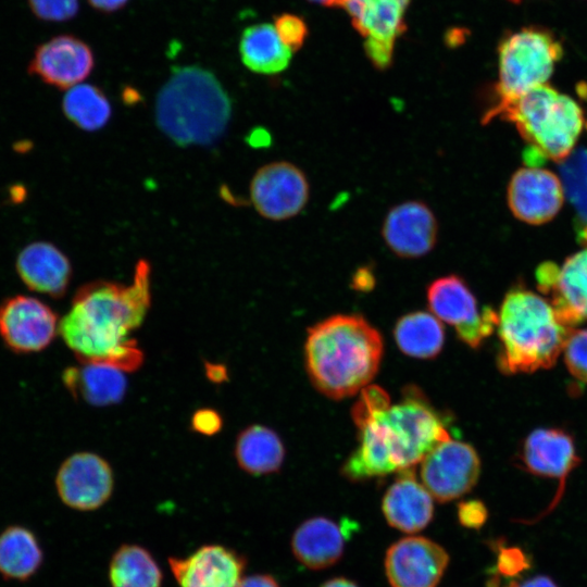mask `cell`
Returning <instances> with one entry per match:
<instances>
[{
    "mask_svg": "<svg viewBox=\"0 0 587 587\" xmlns=\"http://www.w3.org/2000/svg\"><path fill=\"white\" fill-rule=\"evenodd\" d=\"M154 114L161 132L176 145H209L224 134L232 102L214 74L200 66H182L161 87Z\"/></svg>",
    "mask_w": 587,
    "mask_h": 587,
    "instance_id": "3957f363",
    "label": "cell"
},
{
    "mask_svg": "<svg viewBox=\"0 0 587 587\" xmlns=\"http://www.w3.org/2000/svg\"><path fill=\"white\" fill-rule=\"evenodd\" d=\"M222 416L213 409H200L191 417V428L202 435H214L222 428Z\"/></svg>",
    "mask_w": 587,
    "mask_h": 587,
    "instance_id": "74e56055",
    "label": "cell"
},
{
    "mask_svg": "<svg viewBox=\"0 0 587 587\" xmlns=\"http://www.w3.org/2000/svg\"><path fill=\"white\" fill-rule=\"evenodd\" d=\"M313 2H317L324 5H340L342 0H310Z\"/></svg>",
    "mask_w": 587,
    "mask_h": 587,
    "instance_id": "ee69618b",
    "label": "cell"
},
{
    "mask_svg": "<svg viewBox=\"0 0 587 587\" xmlns=\"http://www.w3.org/2000/svg\"><path fill=\"white\" fill-rule=\"evenodd\" d=\"M488 517L487 508L480 500L461 501L458 505V519L462 526L478 529Z\"/></svg>",
    "mask_w": 587,
    "mask_h": 587,
    "instance_id": "8d00e7d4",
    "label": "cell"
},
{
    "mask_svg": "<svg viewBox=\"0 0 587 587\" xmlns=\"http://www.w3.org/2000/svg\"><path fill=\"white\" fill-rule=\"evenodd\" d=\"M55 487L60 499L68 508L93 511L112 496L113 470L108 461L93 452H76L59 467Z\"/></svg>",
    "mask_w": 587,
    "mask_h": 587,
    "instance_id": "4fadbf2b",
    "label": "cell"
},
{
    "mask_svg": "<svg viewBox=\"0 0 587 587\" xmlns=\"http://www.w3.org/2000/svg\"><path fill=\"white\" fill-rule=\"evenodd\" d=\"M394 338L404 354L416 359H433L444 347L445 330L434 314L415 311L397 321Z\"/></svg>",
    "mask_w": 587,
    "mask_h": 587,
    "instance_id": "83f0119b",
    "label": "cell"
},
{
    "mask_svg": "<svg viewBox=\"0 0 587 587\" xmlns=\"http://www.w3.org/2000/svg\"><path fill=\"white\" fill-rule=\"evenodd\" d=\"M426 299L432 314L453 326L459 339L473 349L497 328L498 313L489 307L479 309L472 290L455 274L432 282Z\"/></svg>",
    "mask_w": 587,
    "mask_h": 587,
    "instance_id": "ba28073f",
    "label": "cell"
},
{
    "mask_svg": "<svg viewBox=\"0 0 587 587\" xmlns=\"http://www.w3.org/2000/svg\"><path fill=\"white\" fill-rule=\"evenodd\" d=\"M399 473L383 497L382 510L391 527L408 534L417 533L433 519V497L411 469Z\"/></svg>",
    "mask_w": 587,
    "mask_h": 587,
    "instance_id": "7402d4cb",
    "label": "cell"
},
{
    "mask_svg": "<svg viewBox=\"0 0 587 587\" xmlns=\"http://www.w3.org/2000/svg\"><path fill=\"white\" fill-rule=\"evenodd\" d=\"M93 65V54L87 43L71 35H60L36 49L28 72L46 84L70 89L87 78Z\"/></svg>",
    "mask_w": 587,
    "mask_h": 587,
    "instance_id": "ffe728a7",
    "label": "cell"
},
{
    "mask_svg": "<svg viewBox=\"0 0 587 587\" xmlns=\"http://www.w3.org/2000/svg\"><path fill=\"white\" fill-rule=\"evenodd\" d=\"M535 277L563 325L573 328L587 321V248L570 255L561 266L544 262Z\"/></svg>",
    "mask_w": 587,
    "mask_h": 587,
    "instance_id": "7c38bea8",
    "label": "cell"
},
{
    "mask_svg": "<svg viewBox=\"0 0 587 587\" xmlns=\"http://www.w3.org/2000/svg\"><path fill=\"white\" fill-rule=\"evenodd\" d=\"M234 454L242 471L262 476L279 471L285 459V447L275 430L253 424L238 435Z\"/></svg>",
    "mask_w": 587,
    "mask_h": 587,
    "instance_id": "d4e9b609",
    "label": "cell"
},
{
    "mask_svg": "<svg viewBox=\"0 0 587 587\" xmlns=\"http://www.w3.org/2000/svg\"><path fill=\"white\" fill-rule=\"evenodd\" d=\"M382 236L396 255L421 258L429 253L437 242L438 222L426 203L410 200L388 211L382 225Z\"/></svg>",
    "mask_w": 587,
    "mask_h": 587,
    "instance_id": "d6986e66",
    "label": "cell"
},
{
    "mask_svg": "<svg viewBox=\"0 0 587 587\" xmlns=\"http://www.w3.org/2000/svg\"><path fill=\"white\" fill-rule=\"evenodd\" d=\"M375 283L372 273L367 268H359L353 275L352 286L358 290H370Z\"/></svg>",
    "mask_w": 587,
    "mask_h": 587,
    "instance_id": "60d3db41",
    "label": "cell"
},
{
    "mask_svg": "<svg viewBox=\"0 0 587 587\" xmlns=\"http://www.w3.org/2000/svg\"><path fill=\"white\" fill-rule=\"evenodd\" d=\"M496 544L497 563L496 572L499 578H519L530 569V560L525 551L515 546H504L498 540Z\"/></svg>",
    "mask_w": 587,
    "mask_h": 587,
    "instance_id": "d6a6232c",
    "label": "cell"
},
{
    "mask_svg": "<svg viewBox=\"0 0 587 587\" xmlns=\"http://www.w3.org/2000/svg\"><path fill=\"white\" fill-rule=\"evenodd\" d=\"M496 329L499 370L513 375L552 367L573 328L560 322L547 299L514 288L502 300Z\"/></svg>",
    "mask_w": 587,
    "mask_h": 587,
    "instance_id": "277c9868",
    "label": "cell"
},
{
    "mask_svg": "<svg viewBox=\"0 0 587 587\" xmlns=\"http://www.w3.org/2000/svg\"><path fill=\"white\" fill-rule=\"evenodd\" d=\"M564 195L572 203L575 217V233L578 242L587 245V149L572 152L561 163Z\"/></svg>",
    "mask_w": 587,
    "mask_h": 587,
    "instance_id": "4dcf8cb0",
    "label": "cell"
},
{
    "mask_svg": "<svg viewBox=\"0 0 587 587\" xmlns=\"http://www.w3.org/2000/svg\"><path fill=\"white\" fill-rule=\"evenodd\" d=\"M346 535L333 520L315 516L301 523L291 538L295 558L311 570H323L342 557Z\"/></svg>",
    "mask_w": 587,
    "mask_h": 587,
    "instance_id": "603a6c76",
    "label": "cell"
},
{
    "mask_svg": "<svg viewBox=\"0 0 587 587\" xmlns=\"http://www.w3.org/2000/svg\"><path fill=\"white\" fill-rule=\"evenodd\" d=\"M501 117L512 122L528 143L524 160L537 167L545 160L563 162L573 152L584 126L578 103L548 84L537 86L515 100L488 110L485 122Z\"/></svg>",
    "mask_w": 587,
    "mask_h": 587,
    "instance_id": "5b68a950",
    "label": "cell"
},
{
    "mask_svg": "<svg viewBox=\"0 0 587 587\" xmlns=\"http://www.w3.org/2000/svg\"><path fill=\"white\" fill-rule=\"evenodd\" d=\"M239 587H280L277 580L268 574H254L243 577Z\"/></svg>",
    "mask_w": 587,
    "mask_h": 587,
    "instance_id": "ab89813d",
    "label": "cell"
},
{
    "mask_svg": "<svg viewBox=\"0 0 587 587\" xmlns=\"http://www.w3.org/2000/svg\"><path fill=\"white\" fill-rule=\"evenodd\" d=\"M510 1L513 2V3H519V2H521L522 0H510Z\"/></svg>",
    "mask_w": 587,
    "mask_h": 587,
    "instance_id": "f6af8a7d",
    "label": "cell"
},
{
    "mask_svg": "<svg viewBox=\"0 0 587 587\" xmlns=\"http://www.w3.org/2000/svg\"><path fill=\"white\" fill-rule=\"evenodd\" d=\"M34 15L46 22H65L78 11V0H27Z\"/></svg>",
    "mask_w": 587,
    "mask_h": 587,
    "instance_id": "e575fe53",
    "label": "cell"
},
{
    "mask_svg": "<svg viewBox=\"0 0 587 587\" xmlns=\"http://www.w3.org/2000/svg\"><path fill=\"white\" fill-rule=\"evenodd\" d=\"M321 587H359L354 582L345 578L336 577L325 582Z\"/></svg>",
    "mask_w": 587,
    "mask_h": 587,
    "instance_id": "7bdbcfd3",
    "label": "cell"
},
{
    "mask_svg": "<svg viewBox=\"0 0 587 587\" xmlns=\"http://www.w3.org/2000/svg\"><path fill=\"white\" fill-rule=\"evenodd\" d=\"M384 352L380 333L359 314H336L308 329L304 364L312 385L340 400L375 377Z\"/></svg>",
    "mask_w": 587,
    "mask_h": 587,
    "instance_id": "7a4b0ae2",
    "label": "cell"
},
{
    "mask_svg": "<svg viewBox=\"0 0 587 587\" xmlns=\"http://www.w3.org/2000/svg\"><path fill=\"white\" fill-rule=\"evenodd\" d=\"M168 565L179 587H239L247 559L222 545H204L185 558L171 557Z\"/></svg>",
    "mask_w": 587,
    "mask_h": 587,
    "instance_id": "e0dca14e",
    "label": "cell"
},
{
    "mask_svg": "<svg viewBox=\"0 0 587 587\" xmlns=\"http://www.w3.org/2000/svg\"><path fill=\"white\" fill-rule=\"evenodd\" d=\"M564 200L559 177L545 168L524 167L509 183L508 203L513 215L528 224L539 225L552 220Z\"/></svg>",
    "mask_w": 587,
    "mask_h": 587,
    "instance_id": "ac0fdd59",
    "label": "cell"
},
{
    "mask_svg": "<svg viewBox=\"0 0 587 587\" xmlns=\"http://www.w3.org/2000/svg\"><path fill=\"white\" fill-rule=\"evenodd\" d=\"M487 587H558V585L548 576L536 575L524 580L511 579L502 583L492 576L487 583Z\"/></svg>",
    "mask_w": 587,
    "mask_h": 587,
    "instance_id": "f35d334b",
    "label": "cell"
},
{
    "mask_svg": "<svg viewBox=\"0 0 587 587\" xmlns=\"http://www.w3.org/2000/svg\"><path fill=\"white\" fill-rule=\"evenodd\" d=\"M562 352L569 373L576 380L587 385V328H573Z\"/></svg>",
    "mask_w": 587,
    "mask_h": 587,
    "instance_id": "1f68e13d",
    "label": "cell"
},
{
    "mask_svg": "<svg viewBox=\"0 0 587 587\" xmlns=\"http://www.w3.org/2000/svg\"><path fill=\"white\" fill-rule=\"evenodd\" d=\"M409 0H342L352 25L364 38L365 51L378 68L387 67L394 43L403 30V15Z\"/></svg>",
    "mask_w": 587,
    "mask_h": 587,
    "instance_id": "5bb4252c",
    "label": "cell"
},
{
    "mask_svg": "<svg viewBox=\"0 0 587 587\" xmlns=\"http://www.w3.org/2000/svg\"><path fill=\"white\" fill-rule=\"evenodd\" d=\"M250 198L263 217L271 221L288 220L307 205L310 185L297 165L286 161L271 162L253 175Z\"/></svg>",
    "mask_w": 587,
    "mask_h": 587,
    "instance_id": "30bf717a",
    "label": "cell"
},
{
    "mask_svg": "<svg viewBox=\"0 0 587 587\" xmlns=\"http://www.w3.org/2000/svg\"><path fill=\"white\" fill-rule=\"evenodd\" d=\"M65 116L77 127L96 132L104 127L112 115V107L101 89L90 84H78L62 100Z\"/></svg>",
    "mask_w": 587,
    "mask_h": 587,
    "instance_id": "f546056e",
    "label": "cell"
},
{
    "mask_svg": "<svg viewBox=\"0 0 587 587\" xmlns=\"http://www.w3.org/2000/svg\"><path fill=\"white\" fill-rule=\"evenodd\" d=\"M561 58V43L547 30L524 28L508 36L499 46L498 100L489 110L546 84Z\"/></svg>",
    "mask_w": 587,
    "mask_h": 587,
    "instance_id": "52a82bcc",
    "label": "cell"
},
{
    "mask_svg": "<svg viewBox=\"0 0 587 587\" xmlns=\"http://www.w3.org/2000/svg\"><path fill=\"white\" fill-rule=\"evenodd\" d=\"M62 379L73 397L96 407L121 402L127 389L124 372L108 364L80 363L65 369Z\"/></svg>",
    "mask_w": 587,
    "mask_h": 587,
    "instance_id": "cb8c5ba5",
    "label": "cell"
},
{
    "mask_svg": "<svg viewBox=\"0 0 587 587\" xmlns=\"http://www.w3.org/2000/svg\"><path fill=\"white\" fill-rule=\"evenodd\" d=\"M239 52L242 63L259 74L283 72L292 53L279 38L275 27L266 23L249 26L242 32Z\"/></svg>",
    "mask_w": 587,
    "mask_h": 587,
    "instance_id": "484cf974",
    "label": "cell"
},
{
    "mask_svg": "<svg viewBox=\"0 0 587 587\" xmlns=\"http://www.w3.org/2000/svg\"><path fill=\"white\" fill-rule=\"evenodd\" d=\"M517 460L524 471L555 478L560 483L553 501L542 515L561 499L566 477L580 461L573 436L557 427H541L530 432L522 442Z\"/></svg>",
    "mask_w": 587,
    "mask_h": 587,
    "instance_id": "2e32d148",
    "label": "cell"
},
{
    "mask_svg": "<svg viewBox=\"0 0 587 587\" xmlns=\"http://www.w3.org/2000/svg\"><path fill=\"white\" fill-rule=\"evenodd\" d=\"M151 267L141 259L133 282L123 285L95 280L79 287L59 333L80 363H100L133 372L143 353L133 333L141 326L151 304Z\"/></svg>",
    "mask_w": 587,
    "mask_h": 587,
    "instance_id": "6da1fadb",
    "label": "cell"
},
{
    "mask_svg": "<svg viewBox=\"0 0 587 587\" xmlns=\"http://www.w3.org/2000/svg\"><path fill=\"white\" fill-rule=\"evenodd\" d=\"M109 580L111 587H161L163 573L148 549L124 544L111 558Z\"/></svg>",
    "mask_w": 587,
    "mask_h": 587,
    "instance_id": "f1b7e54d",
    "label": "cell"
},
{
    "mask_svg": "<svg viewBox=\"0 0 587 587\" xmlns=\"http://www.w3.org/2000/svg\"><path fill=\"white\" fill-rule=\"evenodd\" d=\"M283 42L295 51L299 49L307 35V27L302 20L295 15L283 14L275 20L274 25Z\"/></svg>",
    "mask_w": 587,
    "mask_h": 587,
    "instance_id": "d590c367",
    "label": "cell"
},
{
    "mask_svg": "<svg viewBox=\"0 0 587 587\" xmlns=\"http://www.w3.org/2000/svg\"><path fill=\"white\" fill-rule=\"evenodd\" d=\"M55 312L37 298L16 295L0 303V337L16 353L46 349L59 332Z\"/></svg>",
    "mask_w": 587,
    "mask_h": 587,
    "instance_id": "8fae6325",
    "label": "cell"
},
{
    "mask_svg": "<svg viewBox=\"0 0 587 587\" xmlns=\"http://www.w3.org/2000/svg\"><path fill=\"white\" fill-rule=\"evenodd\" d=\"M359 437L382 451L398 472L409 470L451 439L445 421L422 391L405 387L402 399L357 425Z\"/></svg>",
    "mask_w": 587,
    "mask_h": 587,
    "instance_id": "8992f818",
    "label": "cell"
},
{
    "mask_svg": "<svg viewBox=\"0 0 587 587\" xmlns=\"http://www.w3.org/2000/svg\"><path fill=\"white\" fill-rule=\"evenodd\" d=\"M16 272L22 282L33 291L61 298L72 278L68 258L54 245L35 241L18 253Z\"/></svg>",
    "mask_w": 587,
    "mask_h": 587,
    "instance_id": "44dd1931",
    "label": "cell"
},
{
    "mask_svg": "<svg viewBox=\"0 0 587 587\" xmlns=\"http://www.w3.org/2000/svg\"><path fill=\"white\" fill-rule=\"evenodd\" d=\"M448 564L445 548L422 536L399 539L385 557V572L391 587H436Z\"/></svg>",
    "mask_w": 587,
    "mask_h": 587,
    "instance_id": "9a60e30c",
    "label": "cell"
},
{
    "mask_svg": "<svg viewBox=\"0 0 587 587\" xmlns=\"http://www.w3.org/2000/svg\"><path fill=\"white\" fill-rule=\"evenodd\" d=\"M480 474L477 451L467 442L449 439L422 461L421 478L433 499L449 502L469 492Z\"/></svg>",
    "mask_w": 587,
    "mask_h": 587,
    "instance_id": "9c48e42d",
    "label": "cell"
},
{
    "mask_svg": "<svg viewBox=\"0 0 587 587\" xmlns=\"http://www.w3.org/2000/svg\"><path fill=\"white\" fill-rule=\"evenodd\" d=\"M42 562V548L29 528L12 525L0 533V575L4 579L28 580Z\"/></svg>",
    "mask_w": 587,
    "mask_h": 587,
    "instance_id": "4316f807",
    "label": "cell"
},
{
    "mask_svg": "<svg viewBox=\"0 0 587 587\" xmlns=\"http://www.w3.org/2000/svg\"><path fill=\"white\" fill-rule=\"evenodd\" d=\"M390 404L389 396L382 387L366 386L361 390L358 401L352 407V420L358 425Z\"/></svg>",
    "mask_w": 587,
    "mask_h": 587,
    "instance_id": "836d02e7",
    "label": "cell"
},
{
    "mask_svg": "<svg viewBox=\"0 0 587 587\" xmlns=\"http://www.w3.org/2000/svg\"><path fill=\"white\" fill-rule=\"evenodd\" d=\"M89 3L103 12H112L121 9L128 0H88Z\"/></svg>",
    "mask_w": 587,
    "mask_h": 587,
    "instance_id": "b9f144b4",
    "label": "cell"
}]
</instances>
